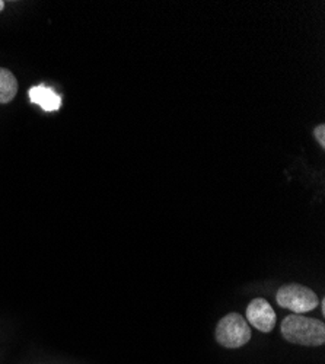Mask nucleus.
<instances>
[{
	"mask_svg": "<svg viewBox=\"0 0 325 364\" xmlns=\"http://www.w3.org/2000/svg\"><path fill=\"white\" fill-rule=\"evenodd\" d=\"M276 300L280 308L289 309L297 315H304L318 306L316 294L311 289L301 284L283 286L279 289Z\"/></svg>",
	"mask_w": 325,
	"mask_h": 364,
	"instance_id": "3",
	"label": "nucleus"
},
{
	"mask_svg": "<svg viewBox=\"0 0 325 364\" xmlns=\"http://www.w3.org/2000/svg\"><path fill=\"white\" fill-rule=\"evenodd\" d=\"M282 336L292 344L305 347L324 346L325 323L319 319L292 314L282 322Z\"/></svg>",
	"mask_w": 325,
	"mask_h": 364,
	"instance_id": "1",
	"label": "nucleus"
},
{
	"mask_svg": "<svg viewBox=\"0 0 325 364\" xmlns=\"http://www.w3.org/2000/svg\"><path fill=\"white\" fill-rule=\"evenodd\" d=\"M321 309H322V314H325V300H322L321 303Z\"/></svg>",
	"mask_w": 325,
	"mask_h": 364,
	"instance_id": "9",
	"label": "nucleus"
},
{
	"mask_svg": "<svg viewBox=\"0 0 325 364\" xmlns=\"http://www.w3.org/2000/svg\"><path fill=\"white\" fill-rule=\"evenodd\" d=\"M29 100H31L33 104L40 105L47 112L57 111L62 107L60 95H57L51 87L43 86V85L33 86L29 89Z\"/></svg>",
	"mask_w": 325,
	"mask_h": 364,
	"instance_id": "5",
	"label": "nucleus"
},
{
	"mask_svg": "<svg viewBox=\"0 0 325 364\" xmlns=\"http://www.w3.org/2000/svg\"><path fill=\"white\" fill-rule=\"evenodd\" d=\"M216 340L222 347L240 348L251 340V328L240 314H229L216 326Z\"/></svg>",
	"mask_w": 325,
	"mask_h": 364,
	"instance_id": "2",
	"label": "nucleus"
},
{
	"mask_svg": "<svg viewBox=\"0 0 325 364\" xmlns=\"http://www.w3.org/2000/svg\"><path fill=\"white\" fill-rule=\"evenodd\" d=\"M276 312L270 303L262 299H254L247 308V322L261 332H272L276 326Z\"/></svg>",
	"mask_w": 325,
	"mask_h": 364,
	"instance_id": "4",
	"label": "nucleus"
},
{
	"mask_svg": "<svg viewBox=\"0 0 325 364\" xmlns=\"http://www.w3.org/2000/svg\"><path fill=\"white\" fill-rule=\"evenodd\" d=\"M18 94V80L8 69L0 68V104L11 102Z\"/></svg>",
	"mask_w": 325,
	"mask_h": 364,
	"instance_id": "6",
	"label": "nucleus"
},
{
	"mask_svg": "<svg viewBox=\"0 0 325 364\" xmlns=\"http://www.w3.org/2000/svg\"><path fill=\"white\" fill-rule=\"evenodd\" d=\"M5 9V2L4 0H0V11H4Z\"/></svg>",
	"mask_w": 325,
	"mask_h": 364,
	"instance_id": "8",
	"label": "nucleus"
},
{
	"mask_svg": "<svg viewBox=\"0 0 325 364\" xmlns=\"http://www.w3.org/2000/svg\"><path fill=\"white\" fill-rule=\"evenodd\" d=\"M314 136L315 139L318 140V143L325 147V126L324 124H319L315 130H314Z\"/></svg>",
	"mask_w": 325,
	"mask_h": 364,
	"instance_id": "7",
	"label": "nucleus"
}]
</instances>
